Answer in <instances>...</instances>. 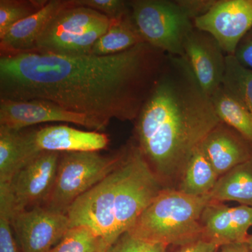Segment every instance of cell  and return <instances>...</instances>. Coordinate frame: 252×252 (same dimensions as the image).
Wrapping results in <instances>:
<instances>
[{
  "label": "cell",
  "mask_w": 252,
  "mask_h": 252,
  "mask_svg": "<svg viewBox=\"0 0 252 252\" xmlns=\"http://www.w3.org/2000/svg\"><path fill=\"white\" fill-rule=\"evenodd\" d=\"M194 27L207 32L226 55H234L240 41L252 28V0H216Z\"/></svg>",
  "instance_id": "9"
},
{
  "label": "cell",
  "mask_w": 252,
  "mask_h": 252,
  "mask_svg": "<svg viewBox=\"0 0 252 252\" xmlns=\"http://www.w3.org/2000/svg\"><path fill=\"white\" fill-rule=\"evenodd\" d=\"M184 58L203 90L211 96L222 86L226 54L207 32L194 27L183 43Z\"/></svg>",
  "instance_id": "11"
},
{
  "label": "cell",
  "mask_w": 252,
  "mask_h": 252,
  "mask_svg": "<svg viewBox=\"0 0 252 252\" xmlns=\"http://www.w3.org/2000/svg\"><path fill=\"white\" fill-rule=\"evenodd\" d=\"M110 23L111 21L91 28L82 34L55 41L38 53L70 56L90 55L93 46L107 31Z\"/></svg>",
  "instance_id": "22"
},
{
  "label": "cell",
  "mask_w": 252,
  "mask_h": 252,
  "mask_svg": "<svg viewBox=\"0 0 252 252\" xmlns=\"http://www.w3.org/2000/svg\"><path fill=\"white\" fill-rule=\"evenodd\" d=\"M220 122L184 57L167 55L135 122V143L164 188L177 189L195 149Z\"/></svg>",
  "instance_id": "2"
},
{
  "label": "cell",
  "mask_w": 252,
  "mask_h": 252,
  "mask_svg": "<svg viewBox=\"0 0 252 252\" xmlns=\"http://www.w3.org/2000/svg\"><path fill=\"white\" fill-rule=\"evenodd\" d=\"M39 154L26 132L0 126V185H9L18 170Z\"/></svg>",
  "instance_id": "17"
},
{
  "label": "cell",
  "mask_w": 252,
  "mask_h": 252,
  "mask_svg": "<svg viewBox=\"0 0 252 252\" xmlns=\"http://www.w3.org/2000/svg\"><path fill=\"white\" fill-rule=\"evenodd\" d=\"M129 4L144 42L167 55L184 57V41L194 25L177 0H132Z\"/></svg>",
  "instance_id": "6"
},
{
  "label": "cell",
  "mask_w": 252,
  "mask_h": 252,
  "mask_svg": "<svg viewBox=\"0 0 252 252\" xmlns=\"http://www.w3.org/2000/svg\"><path fill=\"white\" fill-rule=\"evenodd\" d=\"M144 245L145 243L126 233L109 248L107 252H142Z\"/></svg>",
  "instance_id": "30"
},
{
  "label": "cell",
  "mask_w": 252,
  "mask_h": 252,
  "mask_svg": "<svg viewBox=\"0 0 252 252\" xmlns=\"http://www.w3.org/2000/svg\"><path fill=\"white\" fill-rule=\"evenodd\" d=\"M222 86L234 94L252 114V71L243 67L233 55H226Z\"/></svg>",
  "instance_id": "23"
},
{
  "label": "cell",
  "mask_w": 252,
  "mask_h": 252,
  "mask_svg": "<svg viewBox=\"0 0 252 252\" xmlns=\"http://www.w3.org/2000/svg\"><path fill=\"white\" fill-rule=\"evenodd\" d=\"M216 0H177L179 4L194 21L205 14L215 4Z\"/></svg>",
  "instance_id": "29"
},
{
  "label": "cell",
  "mask_w": 252,
  "mask_h": 252,
  "mask_svg": "<svg viewBox=\"0 0 252 252\" xmlns=\"http://www.w3.org/2000/svg\"><path fill=\"white\" fill-rule=\"evenodd\" d=\"M166 56L145 42L105 56L1 55L0 99L49 101L107 126L135 122Z\"/></svg>",
  "instance_id": "1"
},
{
  "label": "cell",
  "mask_w": 252,
  "mask_h": 252,
  "mask_svg": "<svg viewBox=\"0 0 252 252\" xmlns=\"http://www.w3.org/2000/svg\"><path fill=\"white\" fill-rule=\"evenodd\" d=\"M44 0H0V39L16 23L42 9Z\"/></svg>",
  "instance_id": "25"
},
{
  "label": "cell",
  "mask_w": 252,
  "mask_h": 252,
  "mask_svg": "<svg viewBox=\"0 0 252 252\" xmlns=\"http://www.w3.org/2000/svg\"><path fill=\"white\" fill-rule=\"evenodd\" d=\"M210 98L220 122L234 129L252 144V114L243 102L223 86Z\"/></svg>",
  "instance_id": "21"
},
{
  "label": "cell",
  "mask_w": 252,
  "mask_h": 252,
  "mask_svg": "<svg viewBox=\"0 0 252 252\" xmlns=\"http://www.w3.org/2000/svg\"><path fill=\"white\" fill-rule=\"evenodd\" d=\"M37 153L43 152H99L109 144L108 136L97 131H83L67 126H51L26 132Z\"/></svg>",
  "instance_id": "13"
},
{
  "label": "cell",
  "mask_w": 252,
  "mask_h": 252,
  "mask_svg": "<svg viewBox=\"0 0 252 252\" xmlns=\"http://www.w3.org/2000/svg\"><path fill=\"white\" fill-rule=\"evenodd\" d=\"M220 178L199 145L189 158L177 189L192 196L209 195Z\"/></svg>",
  "instance_id": "19"
},
{
  "label": "cell",
  "mask_w": 252,
  "mask_h": 252,
  "mask_svg": "<svg viewBox=\"0 0 252 252\" xmlns=\"http://www.w3.org/2000/svg\"><path fill=\"white\" fill-rule=\"evenodd\" d=\"M76 4V0H51L41 10L14 25L0 39L1 55L31 52L38 38L60 11Z\"/></svg>",
  "instance_id": "15"
},
{
  "label": "cell",
  "mask_w": 252,
  "mask_h": 252,
  "mask_svg": "<svg viewBox=\"0 0 252 252\" xmlns=\"http://www.w3.org/2000/svg\"><path fill=\"white\" fill-rule=\"evenodd\" d=\"M219 248H220L215 244L200 238L193 243L180 247L175 252H217Z\"/></svg>",
  "instance_id": "31"
},
{
  "label": "cell",
  "mask_w": 252,
  "mask_h": 252,
  "mask_svg": "<svg viewBox=\"0 0 252 252\" xmlns=\"http://www.w3.org/2000/svg\"><path fill=\"white\" fill-rule=\"evenodd\" d=\"M202 239L219 248L233 243H247L252 227V207H228L212 200L202 214Z\"/></svg>",
  "instance_id": "12"
},
{
  "label": "cell",
  "mask_w": 252,
  "mask_h": 252,
  "mask_svg": "<svg viewBox=\"0 0 252 252\" xmlns=\"http://www.w3.org/2000/svg\"></svg>",
  "instance_id": "35"
},
{
  "label": "cell",
  "mask_w": 252,
  "mask_h": 252,
  "mask_svg": "<svg viewBox=\"0 0 252 252\" xmlns=\"http://www.w3.org/2000/svg\"><path fill=\"white\" fill-rule=\"evenodd\" d=\"M209 195L213 201L252 207V158L220 176Z\"/></svg>",
  "instance_id": "18"
},
{
  "label": "cell",
  "mask_w": 252,
  "mask_h": 252,
  "mask_svg": "<svg viewBox=\"0 0 252 252\" xmlns=\"http://www.w3.org/2000/svg\"><path fill=\"white\" fill-rule=\"evenodd\" d=\"M143 42L130 12L120 19L111 21L108 30L94 43L90 55L105 56L117 54Z\"/></svg>",
  "instance_id": "20"
},
{
  "label": "cell",
  "mask_w": 252,
  "mask_h": 252,
  "mask_svg": "<svg viewBox=\"0 0 252 252\" xmlns=\"http://www.w3.org/2000/svg\"><path fill=\"white\" fill-rule=\"evenodd\" d=\"M167 248L162 244L145 243L142 252H167Z\"/></svg>",
  "instance_id": "33"
},
{
  "label": "cell",
  "mask_w": 252,
  "mask_h": 252,
  "mask_svg": "<svg viewBox=\"0 0 252 252\" xmlns=\"http://www.w3.org/2000/svg\"><path fill=\"white\" fill-rule=\"evenodd\" d=\"M22 252H49L70 228L66 214L36 206L11 215Z\"/></svg>",
  "instance_id": "8"
},
{
  "label": "cell",
  "mask_w": 252,
  "mask_h": 252,
  "mask_svg": "<svg viewBox=\"0 0 252 252\" xmlns=\"http://www.w3.org/2000/svg\"><path fill=\"white\" fill-rule=\"evenodd\" d=\"M126 147L112 155L99 152L61 153L54 187L46 199V208L66 214L83 194L104 180L120 164Z\"/></svg>",
  "instance_id": "5"
},
{
  "label": "cell",
  "mask_w": 252,
  "mask_h": 252,
  "mask_svg": "<svg viewBox=\"0 0 252 252\" xmlns=\"http://www.w3.org/2000/svg\"><path fill=\"white\" fill-rule=\"evenodd\" d=\"M233 56L243 67L252 71V28L240 41Z\"/></svg>",
  "instance_id": "28"
},
{
  "label": "cell",
  "mask_w": 252,
  "mask_h": 252,
  "mask_svg": "<svg viewBox=\"0 0 252 252\" xmlns=\"http://www.w3.org/2000/svg\"><path fill=\"white\" fill-rule=\"evenodd\" d=\"M0 252H19L13 236L11 214L4 205H0Z\"/></svg>",
  "instance_id": "27"
},
{
  "label": "cell",
  "mask_w": 252,
  "mask_h": 252,
  "mask_svg": "<svg viewBox=\"0 0 252 252\" xmlns=\"http://www.w3.org/2000/svg\"><path fill=\"white\" fill-rule=\"evenodd\" d=\"M110 21L107 16L86 6L75 5L60 11L38 38L31 52H39L55 41L82 34L91 28Z\"/></svg>",
  "instance_id": "16"
},
{
  "label": "cell",
  "mask_w": 252,
  "mask_h": 252,
  "mask_svg": "<svg viewBox=\"0 0 252 252\" xmlns=\"http://www.w3.org/2000/svg\"><path fill=\"white\" fill-rule=\"evenodd\" d=\"M162 189L140 149L132 142L126 146L120 164L68 208L70 228L88 227L111 247L132 228Z\"/></svg>",
  "instance_id": "3"
},
{
  "label": "cell",
  "mask_w": 252,
  "mask_h": 252,
  "mask_svg": "<svg viewBox=\"0 0 252 252\" xmlns=\"http://www.w3.org/2000/svg\"><path fill=\"white\" fill-rule=\"evenodd\" d=\"M76 3L98 11L110 21L120 19L130 12L129 1L123 0H76Z\"/></svg>",
  "instance_id": "26"
},
{
  "label": "cell",
  "mask_w": 252,
  "mask_h": 252,
  "mask_svg": "<svg viewBox=\"0 0 252 252\" xmlns=\"http://www.w3.org/2000/svg\"><path fill=\"white\" fill-rule=\"evenodd\" d=\"M49 122H67L101 132L107 126L102 123L41 99L11 100L0 99V126L21 130L29 126Z\"/></svg>",
  "instance_id": "10"
},
{
  "label": "cell",
  "mask_w": 252,
  "mask_h": 252,
  "mask_svg": "<svg viewBox=\"0 0 252 252\" xmlns=\"http://www.w3.org/2000/svg\"><path fill=\"white\" fill-rule=\"evenodd\" d=\"M200 146L220 177L252 158V144L223 122L209 132Z\"/></svg>",
  "instance_id": "14"
},
{
  "label": "cell",
  "mask_w": 252,
  "mask_h": 252,
  "mask_svg": "<svg viewBox=\"0 0 252 252\" xmlns=\"http://www.w3.org/2000/svg\"><path fill=\"white\" fill-rule=\"evenodd\" d=\"M61 154L41 152L18 170L9 185H0L11 215L45 203L54 187Z\"/></svg>",
  "instance_id": "7"
},
{
  "label": "cell",
  "mask_w": 252,
  "mask_h": 252,
  "mask_svg": "<svg viewBox=\"0 0 252 252\" xmlns=\"http://www.w3.org/2000/svg\"><path fill=\"white\" fill-rule=\"evenodd\" d=\"M247 244H248V248L250 249V252H252V234L250 235V236H249Z\"/></svg>",
  "instance_id": "34"
},
{
  "label": "cell",
  "mask_w": 252,
  "mask_h": 252,
  "mask_svg": "<svg viewBox=\"0 0 252 252\" xmlns=\"http://www.w3.org/2000/svg\"><path fill=\"white\" fill-rule=\"evenodd\" d=\"M109 248L91 228L77 225L71 227L49 252H107Z\"/></svg>",
  "instance_id": "24"
},
{
  "label": "cell",
  "mask_w": 252,
  "mask_h": 252,
  "mask_svg": "<svg viewBox=\"0 0 252 252\" xmlns=\"http://www.w3.org/2000/svg\"><path fill=\"white\" fill-rule=\"evenodd\" d=\"M220 252H251L247 243H233L220 247Z\"/></svg>",
  "instance_id": "32"
},
{
  "label": "cell",
  "mask_w": 252,
  "mask_h": 252,
  "mask_svg": "<svg viewBox=\"0 0 252 252\" xmlns=\"http://www.w3.org/2000/svg\"><path fill=\"white\" fill-rule=\"evenodd\" d=\"M210 195L192 196L164 188L127 233L145 243L182 247L202 238L201 217Z\"/></svg>",
  "instance_id": "4"
}]
</instances>
